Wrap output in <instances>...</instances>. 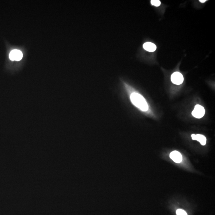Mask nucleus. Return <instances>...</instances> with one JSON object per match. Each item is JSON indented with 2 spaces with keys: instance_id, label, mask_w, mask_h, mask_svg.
<instances>
[{
  "instance_id": "obj_1",
  "label": "nucleus",
  "mask_w": 215,
  "mask_h": 215,
  "mask_svg": "<svg viewBox=\"0 0 215 215\" xmlns=\"http://www.w3.org/2000/svg\"><path fill=\"white\" fill-rule=\"evenodd\" d=\"M130 101L132 104L142 111L148 110L149 107L145 98L141 94L133 92L130 95Z\"/></svg>"
},
{
  "instance_id": "obj_2",
  "label": "nucleus",
  "mask_w": 215,
  "mask_h": 215,
  "mask_svg": "<svg viewBox=\"0 0 215 215\" xmlns=\"http://www.w3.org/2000/svg\"><path fill=\"white\" fill-rule=\"evenodd\" d=\"M205 110L204 107L200 105L195 106L194 109L192 113L193 117L197 118H202L205 114Z\"/></svg>"
},
{
  "instance_id": "obj_3",
  "label": "nucleus",
  "mask_w": 215,
  "mask_h": 215,
  "mask_svg": "<svg viewBox=\"0 0 215 215\" xmlns=\"http://www.w3.org/2000/svg\"><path fill=\"white\" fill-rule=\"evenodd\" d=\"M171 80L172 83L174 84L180 85L184 81V77L182 74L179 72H175L171 75Z\"/></svg>"
},
{
  "instance_id": "obj_4",
  "label": "nucleus",
  "mask_w": 215,
  "mask_h": 215,
  "mask_svg": "<svg viewBox=\"0 0 215 215\" xmlns=\"http://www.w3.org/2000/svg\"><path fill=\"white\" fill-rule=\"evenodd\" d=\"M23 57V54L21 51L18 50H14L10 52L9 58L11 60L19 61L21 60Z\"/></svg>"
},
{
  "instance_id": "obj_5",
  "label": "nucleus",
  "mask_w": 215,
  "mask_h": 215,
  "mask_svg": "<svg viewBox=\"0 0 215 215\" xmlns=\"http://www.w3.org/2000/svg\"><path fill=\"white\" fill-rule=\"evenodd\" d=\"M170 157L175 162L180 163L182 160V157L181 153L177 151H174L170 153Z\"/></svg>"
},
{
  "instance_id": "obj_6",
  "label": "nucleus",
  "mask_w": 215,
  "mask_h": 215,
  "mask_svg": "<svg viewBox=\"0 0 215 215\" xmlns=\"http://www.w3.org/2000/svg\"><path fill=\"white\" fill-rule=\"evenodd\" d=\"M193 140H196L199 142L202 145H205L206 144V138L204 135L201 134H192L191 135Z\"/></svg>"
},
{
  "instance_id": "obj_7",
  "label": "nucleus",
  "mask_w": 215,
  "mask_h": 215,
  "mask_svg": "<svg viewBox=\"0 0 215 215\" xmlns=\"http://www.w3.org/2000/svg\"><path fill=\"white\" fill-rule=\"evenodd\" d=\"M143 47L145 50L149 52H155L157 49V47L155 44L149 42L144 43L143 45Z\"/></svg>"
},
{
  "instance_id": "obj_8",
  "label": "nucleus",
  "mask_w": 215,
  "mask_h": 215,
  "mask_svg": "<svg viewBox=\"0 0 215 215\" xmlns=\"http://www.w3.org/2000/svg\"><path fill=\"white\" fill-rule=\"evenodd\" d=\"M160 1L159 0H152L151 1V4L152 5H154L155 6H158L161 5Z\"/></svg>"
},
{
  "instance_id": "obj_9",
  "label": "nucleus",
  "mask_w": 215,
  "mask_h": 215,
  "mask_svg": "<svg viewBox=\"0 0 215 215\" xmlns=\"http://www.w3.org/2000/svg\"><path fill=\"white\" fill-rule=\"evenodd\" d=\"M177 215H188L185 211L182 209H178L177 210Z\"/></svg>"
},
{
  "instance_id": "obj_10",
  "label": "nucleus",
  "mask_w": 215,
  "mask_h": 215,
  "mask_svg": "<svg viewBox=\"0 0 215 215\" xmlns=\"http://www.w3.org/2000/svg\"><path fill=\"white\" fill-rule=\"evenodd\" d=\"M206 1H206V0H200V1L201 3H205V2H206Z\"/></svg>"
}]
</instances>
